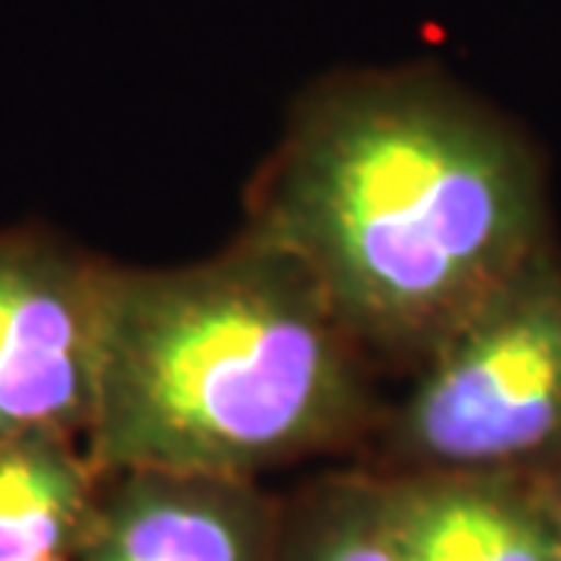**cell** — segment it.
Masks as SVG:
<instances>
[{
  "label": "cell",
  "instance_id": "cell-1",
  "mask_svg": "<svg viewBox=\"0 0 561 561\" xmlns=\"http://www.w3.org/2000/svg\"><path fill=\"white\" fill-rule=\"evenodd\" d=\"M247 206L368 356L419 365L546 247L527 144L424 66L309 88Z\"/></svg>",
  "mask_w": 561,
  "mask_h": 561
},
{
  "label": "cell",
  "instance_id": "cell-8",
  "mask_svg": "<svg viewBox=\"0 0 561 561\" xmlns=\"http://www.w3.org/2000/svg\"><path fill=\"white\" fill-rule=\"evenodd\" d=\"M275 561H402L375 474H337L278 505Z\"/></svg>",
  "mask_w": 561,
  "mask_h": 561
},
{
  "label": "cell",
  "instance_id": "cell-9",
  "mask_svg": "<svg viewBox=\"0 0 561 561\" xmlns=\"http://www.w3.org/2000/svg\"><path fill=\"white\" fill-rule=\"evenodd\" d=\"M537 486H540V496L546 502V512H549V518L556 524V534H559V546H561V461L559 465H552L549 471H542L534 478Z\"/></svg>",
  "mask_w": 561,
  "mask_h": 561
},
{
  "label": "cell",
  "instance_id": "cell-4",
  "mask_svg": "<svg viewBox=\"0 0 561 561\" xmlns=\"http://www.w3.org/2000/svg\"><path fill=\"white\" fill-rule=\"evenodd\" d=\"M110 262L38 231H0V449L84 440L101 383Z\"/></svg>",
  "mask_w": 561,
  "mask_h": 561
},
{
  "label": "cell",
  "instance_id": "cell-6",
  "mask_svg": "<svg viewBox=\"0 0 561 561\" xmlns=\"http://www.w3.org/2000/svg\"><path fill=\"white\" fill-rule=\"evenodd\" d=\"M402 561H561L540 486L522 474H375Z\"/></svg>",
  "mask_w": 561,
  "mask_h": 561
},
{
  "label": "cell",
  "instance_id": "cell-7",
  "mask_svg": "<svg viewBox=\"0 0 561 561\" xmlns=\"http://www.w3.org/2000/svg\"><path fill=\"white\" fill-rule=\"evenodd\" d=\"M103 474L84 440L28 437L0 449V561L79 559Z\"/></svg>",
  "mask_w": 561,
  "mask_h": 561
},
{
  "label": "cell",
  "instance_id": "cell-2",
  "mask_svg": "<svg viewBox=\"0 0 561 561\" xmlns=\"http://www.w3.org/2000/svg\"><path fill=\"white\" fill-rule=\"evenodd\" d=\"M365 359L309 272L253 231L184 268L110 265L84 449L101 474L256 481L359 437Z\"/></svg>",
  "mask_w": 561,
  "mask_h": 561
},
{
  "label": "cell",
  "instance_id": "cell-10",
  "mask_svg": "<svg viewBox=\"0 0 561 561\" xmlns=\"http://www.w3.org/2000/svg\"><path fill=\"white\" fill-rule=\"evenodd\" d=\"M54 561H76V559H54Z\"/></svg>",
  "mask_w": 561,
  "mask_h": 561
},
{
  "label": "cell",
  "instance_id": "cell-5",
  "mask_svg": "<svg viewBox=\"0 0 561 561\" xmlns=\"http://www.w3.org/2000/svg\"><path fill=\"white\" fill-rule=\"evenodd\" d=\"M278 505L256 481L113 471L76 561H275Z\"/></svg>",
  "mask_w": 561,
  "mask_h": 561
},
{
  "label": "cell",
  "instance_id": "cell-3",
  "mask_svg": "<svg viewBox=\"0 0 561 561\" xmlns=\"http://www.w3.org/2000/svg\"><path fill=\"white\" fill-rule=\"evenodd\" d=\"M387 471L537 478L561 461V262L542 247L421 362Z\"/></svg>",
  "mask_w": 561,
  "mask_h": 561
}]
</instances>
